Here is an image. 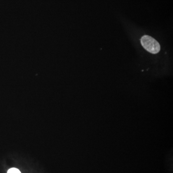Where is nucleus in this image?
<instances>
[{"label": "nucleus", "mask_w": 173, "mask_h": 173, "mask_svg": "<svg viewBox=\"0 0 173 173\" xmlns=\"http://www.w3.org/2000/svg\"><path fill=\"white\" fill-rule=\"evenodd\" d=\"M143 47L149 53L156 54L160 51V45L154 38L148 35H144L140 39Z\"/></svg>", "instance_id": "f257e3e1"}, {"label": "nucleus", "mask_w": 173, "mask_h": 173, "mask_svg": "<svg viewBox=\"0 0 173 173\" xmlns=\"http://www.w3.org/2000/svg\"><path fill=\"white\" fill-rule=\"evenodd\" d=\"M7 173H21L18 169L15 168H12L9 169Z\"/></svg>", "instance_id": "f03ea898"}]
</instances>
